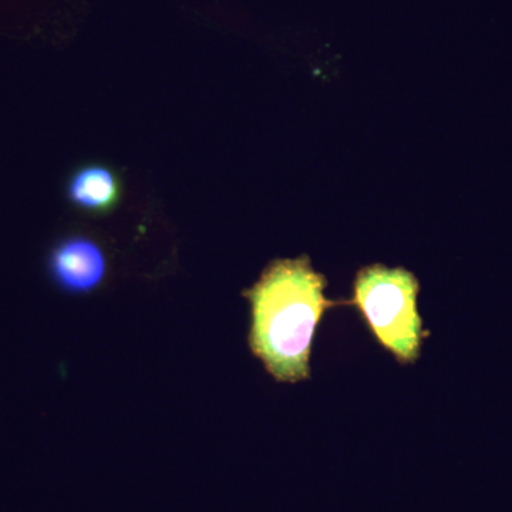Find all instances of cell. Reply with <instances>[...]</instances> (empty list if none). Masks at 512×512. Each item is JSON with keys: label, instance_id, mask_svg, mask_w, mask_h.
Returning <instances> with one entry per match:
<instances>
[{"label": "cell", "instance_id": "obj_1", "mask_svg": "<svg viewBox=\"0 0 512 512\" xmlns=\"http://www.w3.org/2000/svg\"><path fill=\"white\" fill-rule=\"evenodd\" d=\"M325 275L311 258L276 259L252 288L244 291L251 305L248 345L276 382L311 379L313 336L329 309L346 305L325 296Z\"/></svg>", "mask_w": 512, "mask_h": 512}, {"label": "cell", "instance_id": "obj_2", "mask_svg": "<svg viewBox=\"0 0 512 512\" xmlns=\"http://www.w3.org/2000/svg\"><path fill=\"white\" fill-rule=\"evenodd\" d=\"M420 282L406 268L383 264L363 266L353 281V305L373 338L400 365L419 360L424 339L430 335L417 308Z\"/></svg>", "mask_w": 512, "mask_h": 512}, {"label": "cell", "instance_id": "obj_3", "mask_svg": "<svg viewBox=\"0 0 512 512\" xmlns=\"http://www.w3.org/2000/svg\"><path fill=\"white\" fill-rule=\"evenodd\" d=\"M49 272L63 291L89 293L104 281L107 259L103 249L92 238H64L49 256Z\"/></svg>", "mask_w": 512, "mask_h": 512}, {"label": "cell", "instance_id": "obj_4", "mask_svg": "<svg viewBox=\"0 0 512 512\" xmlns=\"http://www.w3.org/2000/svg\"><path fill=\"white\" fill-rule=\"evenodd\" d=\"M67 198L74 207L89 214H109L120 202L119 175L101 164L77 168L67 183Z\"/></svg>", "mask_w": 512, "mask_h": 512}]
</instances>
